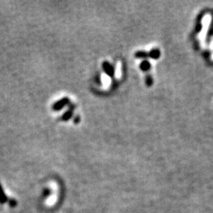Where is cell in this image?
<instances>
[{"label": "cell", "mask_w": 213, "mask_h": 213, "mask_svg": "<svg viewBox=\"0 0 213 213\" xmlns=\"http://www.w3.org/2000/svg\"><path fill=\"white\" fill-rule=\"evenodd\" d=\"M148 67H149V64H148V62H143L141 65V68L143 70H146Z\"/></svg>", "instance_id": "5"}, {"label": "cell", "mask_w": 213, "mask_h": 213, "mask_svg": "<svg viewBox=\"0 0 213 213\" xmlns=\"http://www.w3.org/2000/svg\"><path fill=\"white\" fill-rule=\"evenodd\" d=\"M102 66L104 71L106 74H108V76H110V77H113V76H114V74H115V70H114V67H113L109 62H107V61H104V62H103Z\"/></svg>", "instance_id": "2"}, {"label": "cell", "mask_w": 213, "mask_h": 213, "mask_svg": "<svg viewBox=\"0 0 213 213\" xmlns=\"http://www.w3.org/2000/svg\"><path fill=\"white\" fill-rule=\"evenodd\" d=\"M70 104V99L67 97H64V98L61 99L52 105V110L54 111H58L60 110H62V108H65L66 106Z\"/></svg>", "instance_id": "1"}, {"label": "cell", "mask_w": 213, "mask_h": 213, "mask_svg": "<svg viewBox=\"0 0 213 213\" xmlns=\"http://www.w3.org/2000/svg\"><path fill=\"white\" fill-rule=\"evenodd\" d=\"M135 56L137 58H144V57L147 56V54L145 52H144V51H138V52H137L135 54Z\"/></svg>", "instance_id": "4"}, {"label": "cell", "mask_w": 213, "mask_h": 213, "mask_svg": "<svg viewBox=\"0 0 213 213\" xmlns=\"http://www.w3.org/2000/svg\"><path fill=\"white\" fill-rule=\"evenodd\" d=\"M72 115H73V109L71 108V109L66 111V112L63 114V115L61 117V118H62V121H68L69 119H70Z\"/></svg>", "instance_id": "3"}]
</instances>
